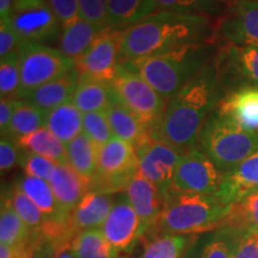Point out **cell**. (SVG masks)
Here are the masks:
<instances>
[{
	"label": "cell",
	"mask_w": 258,
	"mask_h": 258,
	"mask_svg": "<svg viewBox=\"0 0 258 258\" xmlns=\"http://www.w3.org/2000/svg\"><path fill=\"white\" fill-rule=\"evenodd\" d=\"M225 95L214 63L209 62L167 101L163 117L151 137L182 154L199 148L202 128Z\"/></svg>",
	"instance_id": "obj_1"
},
{
	"label": "cell",
	"mask_w": 258,
	"mask_h": 258,
	"mask_svg": "<svg viewBox=\"0 0 258 258\" xmlns=\"http://www.w3.org/2000/svg\"><path fill=\"white\" fill-rule=\"evenodd\" d=\"M217 25L207 15L160 10L124 30L120 61L141 59L186 46L215 43Z\"/></svg>",
	"instance_id": "obj_2"
},
{
	"label": "cell",
	"mask_w": 258,
	"mask_h": 258,
	"mask_svg": "<svg viewBox=\"0 0 258 258\" xmlns=\"http://www.w3.org/2000/svg\"><path fill=\"white\" fill-rule=\"evenodd\" d=\"M213 44L186 46L125 62L169 101L209 63L214 55Z\"/></svg>",
	"instance_id": "obj_3"
},
{
	"label": "cell",
	"mask_w": 258,
	"mask_h": 258,
	"mask_svg": "<svg viewBox=\"0 0 258 258\" xmlns=\"http://www.w3.org/2000/svg\"><path fill=\"white\" fill-rule=\"evenodd\" d=\"M230 208L231 206L222 202L217 194L202 195L169 190L165 208L156 227L143 238L159 234L195 235L218 230Z\"/></svg>",
	"instance_id": "obj_4"
},
{
	"label": "cell",
	"mask_w": 258,
	"mask_h": 258,
	"mask_svg": "<svg viewBox=\"0 0 258 258\" xmlns=\"http://www.w3.org/2000/svg\"><path fill=\"white\" fill-rule=\"evenodd\" d=\"M199 148L222 173L258 152V132H247L214 111L203 125Z\"/></svg>",
	"instance_id": "obj_5"
},
{
	"label": "cell",
	"mask_w": 258,
	"mask_h": 258,
	"mask_svg": "<svg viewBox=\"0 0 258 258\" xmlns=\"http://www.w3.org/2000/svg\"><path fill=\"white\" fill-rule=\"evenodd\" d=\"M110 84L115 98L152 132L163 117L167 99L125 61H120Z\"/></svg>",
	"instance_id": "obj_6"
},
{
	"label": "cell",
	"mask_w": 258,
	"mask_h": 258,
	"mask_svg": "<svg viewBox=\"0 0 258 258\" xmlns=\"http://www.w3.org/2000/svg\"><path fill=\"white\" fill-rule=\"evenodd\" d=\"M138 170L137 148L114 135L99 148L96 173L90 180V191L109 195L125 191Z\"/></svg>",
	"instance_id": "obj_7"
},
{
	"label": "cell",
	"mask_w": 258,
	"mask_h": 258,
	"mask_svg": "<svg viewBox=\"0 0 258 258\" xmlns=\"http://www.w3.org/2000/svg\"><path fill=\"white\" fill-rule=\"evenodd\" d=\"M21 54V86L18 99H25L32 91L59 78L74 69V61L60 49L42 43L25 42Z\"/></svg>",
	"instance_id": "obj_8"
},
{
	"label": "cell",
	"mask_w": 258,
	"mask_h": 258,
	"mask_svg": "<svg viewBox=\"0 0 258 258\" xmlns=\"http://www.w3.org/2000/svg\"><path fill=\"white\" fill-rule=\"evenodd\" d=\"M10 22L25 42L51 41L60 30V22L48 0H14Z\"/></svg>",
	"instance_id": "obj_9"
},
{
	"label": "cell",
	"mask_w": 258,
	"mask_h": 258,
	"mask_svg": "<svg viewBox=\"0 0 258 258\" xmlns=\"http://www.w3.org/2000/svg\"><path fill=\"white\" fill-rule=\"evenodd\" d=\"M222 175L218 166L200 148L183 154L173 175L170 190L214 195L220 188Z\"/></svg>",
	"instance_id": "obj_10"
},
{
	"label": "cell",
	"mask_w": 258,
	"mask_h": 258,
	"mask_svg": "<svg viewBox=\"0 0 258 258\" xmlns=\"http://www.w3.org/2000/svg\"><path fill=\"white\" fill-rule=\"evenodd\" d=\"M124 30L106 28L89 50L74 60L79 77L111 83L120 63V50Z\"/></svg>",
	"instance_id": "obj_11"
},
{
	"label": "cell",
	"mask_w": 258,
	"mask_h": 258,
	"mask_svg": "<svg viewBox=\"0 0 258 258\" xmlns=\"http://www.w3.org/2000/svg\"><path fill=\"white\" fill-rule=\"evenodd\" d=\"M214 66L224 90L226 84L230 90L258 86V46L225 44L215 56Z\"/></svg>",
	"instance_id": "obj_12"
},
{
	"label": "cell",
	"mask_w": 258,
	"mask_h": 258,
	"mask_svg": "<svg viewBox=\"0 0 258 258\" xmlns=\"http://www.w3.org/2000/svg\"><path fill=\"white\" fill-rule=\"evenodd\" d=\"M101 231L118 254L131 252L144 237L140 218L125 194L115 199L114 206Z\"/></svg>",
	"instance_id": "obj_13"
},
{
	"label": "cell",
	"mask_w": 258,
	"mask_h": 258,
	"mask_svg": "<svg viewBox=\"0 0 258 258\" xmlns=\"http://www.w3.org/2000/svg\"><path fill=\"white\" fill-rule=\"evenodd\" d=\"M138 172L167 192L172 185L173 175L182 154L163 141L151 137L137 147Z\"/></svg>",
	"instance_id": "obj_14"
},
{
	"label": "cell",
	"mask_w": 258,
	"mask_h": 258,
	"mask_svg": "<svg viewBox=\"0 0 258 258\" xmlns=\"http://www.w3.org/2000/svg\"><path fill=\"white\" fill-rule=\"evenodd\" d=\"M225 44L258 46V0H237L215 31Z\"/></svg>",
	"instance_id": "obj_15"
},
{
	"label": "cell",
	"mask_w": 258,
	"mask_h": 258,
	"mask_svg": "<svg viewBox=\"0 0 258 258\" xmlns=\"http://www.w3.org/2000/svg\"><path fill=\"white\" fill-rule=\"evenodd\" d=\"M124 192L138 213L143 224L144 235H146L156 227L165 208L166 192L139 172L131 180Z\"/></svg>",
	"instance_id": "obj_16"
},
{
	"label": "cell",
	"mask_w": 258,
	"mask_h": 258,
	"mask_svg": "<svg viewBox=\"0 0 258 258\" xmlns=\"http://www.w3.org/2000/svg\"><path fill=\"white\" fill-rule=\"evenodd\" d=\"M219 115L247 132H258V86H240L222 96Z\"/></svg>",
	"instance_id": "obj_17"
},
{
	"label": "cell",
	"mask_w": 258,
	"mask_h": 258,
	"mask_svg": "<svg viewBox=\"0 0 258 258\" xmlns=\"http://www.w3.org/2000/svg\"><path fill=\"white\" fill-rule=\"evenodd\" d=\"M254 191H258V152L222 175L217 196L231 206Z\"/></svg>",
	"instance_id": "obj_18"
},
{
	"label": "cell",
	"mask_w": 258,
	"mask_h": 258,
	"mask_svg": "<svg viewBox=\"0 0 258 258\" xmlns=\"http://www.w3.org/2000/svg\"><path fill=\"white\" fill-rule=\"evenodd\" d=\"M61 209L67 214H72L82 199L90 191V182L70 165L59 164L49 180Z\"/></svg>",
	"instance_id": "obj_19"
},
{
	"label": "cell",
	"mask_w": 258,
	"mask_h": 258,
	"mask_svg": "<svg viewBox=\"0 0 258 258\" xmlns=\"http://www.w3.org/2000/svg\"><path fill=\"white\" fill-rule=\"evenodd\" d=\"M78 82L79 73L74 67L59 78L51 80L32 91L25 99L41 108L43 111L49 112L64 103L72 102Z\"/></svg>",
	"instance_id": "obj_20"
},
{
	"label": "cell",
	"mask_w": 258,
	"mask_h": 258,
	"mask_svg": "<svg viewBox=\"0 0 258 258\" xmlns=\"http://www.w3.org/2000/svg\"><path fill=\"white\" fill-rule=\"evenodd\" d=\"M115 199L109 194L89 191L71 214L73 227L78 232L101 228L104 224Z\"/></svg>",
	"instance_id": "obj_21"
},
{
	"label": "cell",
	"mask_w": 258,
	"mask_h": 258,
	"mask_svg": "<svg viewBox=\"0 0 258 258\" xmlns=\"http://www.w3.org/2000/svg\"><path fill=\"white\" fill-rule=\"evenodd\" d=\"M105 114L115 137L127 141L135 148L151 138L150 128L122 105L115 97L105 110Z\"/></svg>",
	"instance_id": "obj_22"
},
{
	"label": "cell",
	"mask_w": 258,
	"mask_h": 258,
	"mask_svg": "<svg viewBox=\"0 0 258 258\" xmlns=\"http://www.w3.org/2000/svg\"><path fill=\"white\" fill-rule=\"evenodd\" d=\"M157 10L156 0H108V28L127 30Z\"/></svg>",
	"instance_id": "obj_23"
},
{
	"label": "cell",
	"mask_w": 258,
	"mask_h": 258,
	"mask_svg": "<svg viewBox=\"0 0 258 258\" xmlns=\"http://www.w3.org/2000/svg\"><path fill=\"white\" fill-rule=\"evenodd\" d=\"M104 29L106 28L90 23L80 17L73 23L62 28L59 41V49L73 61L79 59L89 50V48L92 46L97 37L104 31Z\"/></svg>",
	"instance_id": "obj_24"
},
{
	"label": "cell",
	"mask_w": 258,
	"mask_h": 258,
	"mask_svg": "<svg viewBox=\"0 0 258 258\" xmlns=\"http://www.w3.org/2000/svg\"><path fill=\"white\" fill-rule=\"evenodd\" d=\"M114 99L110 83L103 80L79 77L72 103L83 114L105 111Z\"/></svg>",
	"instance_id": "obj_25"
},
{
	"label": "cell",
	"mask_w": 258,
	"mask_h": 258,
	"mask_svg": "<svg viewBox=\"0 0 258 258\" xmlns=\"http://www.w3.org/2000/svg\"><path fill=\"white\" fill-rule=\"evenodd\" d=\"M219 228L235 237L258 232V191L231 205L230 212Z\"/></svg>",
	"instance_id": "obj_26"
},
{
	"label": "cell",
	"mask_w": 258,
	"mask_h": 258,
	"mask_svg": "<svg viewBox=\"0 0 258 258\" xmlns=\"http://www.w3.org/2000/svg\"><path fill=\"white\" fill-rule=\"evenodd\" d=\"M17 184L22 191L40 208L48 220L66 221L71 219V215L61 209L49 182L35 177L24 176L18 180Z\"/></svg>",
	"instance_id": "obj_27"
},
{
	"label": "cell",
	"mask_w": 258,
	"mask_h": 258,
	"mask_svg": "<svg viewBox=\"0 0 258 258\" xmlns=\"http://www.w3.org/2000/svg\"><path fill=\"white\" fill-rule=\"evenodd\" d=\"M46 127L63 145H69L84 132V114L67 102L48 112Z\"/></svg>",
	"instance_id": "obj_28"
},
{
	"label": "cell",
	"mask_w": 258,
	"mask_h": 258,
	"mask_svg": "<svg viewBox=\"0 0 258 258\" xmlns=\"http://www.w3.org/2000/svg\"><path fill=\"white\" fill-rule=\"evenodd\" d=\"M17 144L24 152L46 157L48 159L55 161L56 164L69 163L66 145L61 143L47 127L21 138Z\"/></svg>",
	"instance_id": "obj_29"
},
{
	"label": "cell",
	"mask_w": 258,
	"mask_h": 258,
	"mask_svg": "<svg viewBox=\"0 0 258 258\" xmlns=\"http://www.w3.org/2000/svg\"><path fill=\"white\" fill-rule=\"evenodd\" d=\"M69 164L83 178L91 180L97 170L99 147L85 133L66 145Z\"/></svg>",
	"instance_id": "obj_30"
},
{
	"label": "cell",
	"mask_w": 258,
	"mask_h": 258,
	"mask_svg": "<svg viewBox=\"0 0 258 258\" xmlns=\"http://www.w3.org/2000/svg\"><path fill=\"white\" fill-rule=\"evenodd\" d=\"M47 115L48 112L43 111L27 99H18L15 106L9 134L6 137L18 141L25 135L46 127Z\"/></svg>",
	"instance_id": "obj_31"
},
{
	"label": "cell",
	"mask_w": 258,
	"mask_h": 258,
	"mask_svg": "<svg viewBox=\"0 0 258 258\" xmlns=\"http://www.w3.org/2000/svg\"><path fill=\"white\" fill-rule=\"evenodd\" d=\"M144 252L140 258H183L191 247L195 235L159 234L145 238Z\"/></svg>",
	"instance_id": "obj_32"
},
{
	"label": "cell",
	"mask_w": 258,
	"mask_h": 258,
	"mask_svg": "<svg viewBox=\"0 0 258 258\" xmlns=\"http://www.w3.org/2000/svg\"><path fill=\"white\" fill-rule=\"evenodd\" d=\"M35 232L22 220L12 207L8 196H3L2 212H0V240L2 244L22 245L34 238Z\"/></svg>",
	"instance_id": "obj_33"
},
{
	"label": "cell",
	"mask_w": 258,
	"mask_h": 258,
	"mask_svg": "<svg viewBox=\"0 0 258 258\" xmlns=\"http://www.w3.org/2000/svg\"><path fill=\"white\" fill-rule=\"evenodd\" d=\"M72 249L77 258H123L116 252L98 228L79 232Z\"/></svg>",
	"instance_id": "obj_34"
},
{
	"label": "cell",
	"mask_w": 258,
	"mask_h": 258,
	"mask_svg": "<svg viewBox=\"0 0 258 258\" xmlns=\"http://www.w3.org/2000/svg\"><path fill=\"white\" fill-rule=\"evenodd\" d=\"M5 195L9 198L12 207L17 212L19 217L22 218V220L30 227V230L34 232H40L42 226L44 225V222L47 220L46 215L22 191V189L19 188L17 183Z\"/></svg>",
	"instance_id": "obj_35"
},
{
	"label": "cell",
	"mask_w": 258,
	"mask_h": 258,
	"mask_svg": "<svg viewBox=\"0 0 258 258\" xmlns=\"http://www.w3.org/2000/svg\"><path fill=\"white\" fill-rule=\"evenodd\" d=\"M21 86V54L17 53L0 61V96L2 98L18 99Z\"/></svg>",
	"instance_id": "obj_36"
},
{
	"label": "cell",
	"mask_w": 258,
	"mask_h": 258,
	"mask_svg": "<svg viewBox=\"0 0 258 258\" xmlns=\"http://www.w3.org/2000/svg\"><path fill=\"white\" fill-rule=\"evenodd\" d=\"M84 133L101 148L114 137L105 111L84 114Z\"/></svg>",
	"instance_id": "obj_37"
},
{
	"label": "cell",
	"mask_w": 258,
	"mask_h": 258,
	"mask_svg": "<svg viewBox=\"0 0 258 258\" xmlns=\"http://www.w3.org/2000/svg\"><path fill=\"white\" fill-rule=\"evenodd\" d=\"M239 237L219 228L212 239L203 246L201 258H234V250Z\"/></svg>",
	"instance_id": "obj_38"
},
{
	"label": "cell",
	"mask_w": 258,
	"mask_h": 258,
	"mask_svg": "<svg viewBox=\"0 0 258 258\" xmlns=\"http://www.w3.org/2000/svg\"><path fill=\"white\" fill-rule=\"evenodd\" d=\"M218 0H156L158 9L165 11L214 14L219 10Z\"/></svg>",
	"instance_id": "obj_39"
},
{
	"label": "cell",
	"mask_w": 258,
	"mask_h": 258,
	"mask_svg": "<svg viewBox=\"0 0 258 258\" xmlns=\"http://www.w3.org/2000/svg\"><path fill=\"white\" fill-rule=\"evenodd\" d=\"M21 165L25 176L35 177V178H40L49 182L54 171L56 170L59 164L48 159L46 157L25 152L24 156H22Z\"/></svg>",
	"instance_id": "obj_40"
},
{
	"label": "cell",
	"mask_w": 258,
	"mask_h": 258,
	"mask_svg": "<svg viewBox=\"0 0 258 258\" xmlns=\"http://www.w3.org/2000/svg\"><path fill=\"white\" fill-rule=\"evenodd\" d=\"M80 17L85 21L108 28V0H78Z\"/></svg>",
	"instance_id": "obj_41"
},
{
	"label": "cell",
	"mask_w": 258,
	"mask_h": 258,
	"mask_svg": "<svg viewBox=\"0 0 258 258\" xmlns=\"http://www.w3.org/2000/svg\"><path fill=\"white\" fill-rule=\"evenodd\" d=\"M24 43L23 37L18 34L10 19L0 21V57L2 59L17 53Z\"/></svg>",
	"instance_id": "obj_42"
},
{
	"label": "cell",
	"mask_w": 258,
	"mask_h": 258,
	"mask_svg": "<svg viewBox=\"0 0 258 258\" xmlns=\"http://www.w3.org/2000/svg\"><path fill=\"white\" fill-rule=\"evenodd\" d=\"M17 141L9 137H2L0 140V170L2 172H9L17 164H21L22 156L19 152Z\"/></svg>",
	"instance_id": "obj_43"
},
{
	"label": "cell",
	"mask_w": 258,
	"mask_h": 258,
	"mask_svg": "<svg viewBox=\"0 0 258 258\" xmlns=\"http://www.w3.org/2000/svg\"><path fill=\"white\" fill-rule=\"evenodd\" d=\"M54 14L59 19L61 28L80 18L78 0H48Z\"/></svg>",
	"instance_id": "obj_44"
},
{
	"label": "cell",
	"mask_w": 258,
	"mask_h": 258,
	"mask_svg": "<svg viewBox=\"0 0 258 258\" xmlns=\"http://www.w3.org/2000/svg\"><path fill=\"white\" fill-rule=\"evenodd\" d=\"M234 258H258V232L239 237L235 244Z\"/></svg>",
	"instance_id": "obj_45"
},
{
	"label": "cell",
	"mask_w": 258,
	"mask_h": 258,
	"mask_svg": "<svg viewBox=\"0 0 258 258\" xmlns=\"http://www.w3.org/2000/svg\"><path fill=\"white\" fill-rule=\"evenodd\" d=\"M35 245H36V232L34 238L28 243L22 245L2 244L0 245V258H34Z\"/></svg>",
	"instance_id": "obj_46"
},
{
	"label": "cell",
	"mask_w": 258,
	"mask_h": 258,
	"mask_svg": "<svg viewBox=\"0 0 258 258\" xmlns=\"http://www.w3.org/2000/svg\"><path fill=\"white\" fill-rule=\"evenodd\" d=\"M17 101L18 99L12 98L0 99V133H2V137H6L9 134Z\"/></svg>",
	"instance_id": "obj_47"
},
{
	"label": "cell",
	"mask_w": 258,
	"mask_h": 258,
	"mask_svg": "<svg viewBox=\"0 0 258 258\" xmlns=\"http://www.w3.org/2000/svg\"><path fill=\"white\" fill-rule=\"evenodd\" d=\"M12 5H14V0H0V21L10 19Z\"/></svg>",
	"instance_id": "obj_48"
},
{
	"label": "cell",
	"mask_w": 258,
	"mask_h": 258,
	"mask_svg": "<svg viewBox=\"0 0 258 258\" xmlns=\"http://www.w3.org/2000/svg\"><path fill=\"white\" fill-rule=\"evenodd\" d=\"M55 258H77V257L76 254H74L72 246H71V247H67V249H64L63 251H61Z\"/></svg>",
	"instance_id": "obj_49"
},
{
	"label": "cell",
	"mask_w": 258,
	"mask_h": 258,
	"mask_svg": "<svg viewBox=\"0 0 258 258\" xmlns=\"http://www.w3.org/2000/svg\"><path fill=\"white\" fill-rule=\"evenodd\" d=\"M183 258H192V253H191V251H188V252H186L184 256H183Z\"/></svg>",
	"instance_id": "obj_50"
},
{
	"label": "cell",
	"mask_w": 258,
	"mask_h": 258,
	"mask_svg": "<svg viewBox=\"0 0 258 258\" xmlns=\"http://www.w3.org/2000/svg\"><path fill=\"white\" fill-rule=\"evenodd\" d=\"M218 2H231V0H218Z\"/></svg>",
	"instance_id": "obj_51"
}]
</instances>
